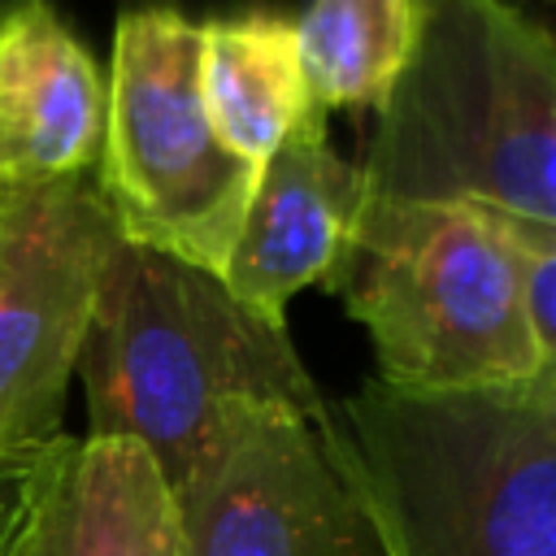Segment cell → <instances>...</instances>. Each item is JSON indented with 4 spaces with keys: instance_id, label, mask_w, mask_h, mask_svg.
<instances>
[{
    "instance_id": "1",
    "label": "cell",
    "mask_w": 556,
    "mask_h": 556,
    "mask_svg": "<svg viewBox=\"0 0 556 556\" xmlns=\"http://www.w3.org/2000/svg\"><path fill=\"white\" fill-rule=\"evenodd\" d=\"M339 456L387 556H556V369L330 404Z\"/></svg>"
},
{
    "instance_id": "2",
    "label": "cell",
    "mask_w": 556,
    "mask_h": 556,
    "mask_svg": "<svg viewBox=\"0 0 556 556\" xmlns=\"http://www.w3.org/2000/svg\"><path fill=\"white\" fill-rule=\"evenodd\" d=\"M74 374L87 391V434L135 439L169 486L239 404L330 408L287 321L248 308L217 274L122 235Z\"/></svg>"
},
{
    "instance_id": "3",
    "label": "cell",
    "mask_w": 556,
    "mask_h": 556,
    "mask_svg": "<svg viewBox=\"0 0 556 556\" xmlns=\"http://www.w3.org/2000/svg\"><path fill=\"white\" fill-rule=\"evenodd\" d=\"M365 195L478 204L556 226V43L508 0H417L378 104Z\"/></svg>"
},
{
    "instance_id": "4",
    "label": "cell",
    "mask_w": 556,
    "mask_h": 556,
    "mask_svg": "<svg viewBox=\"0 0 556 556\" xmlns=\"http://www.w3.org/2000/svg\"><path fill=\"white\" fill-rule=\"evenodd\" d=\"M326 291L365 326L391 387L465 391L556 369L526 326L508 248L478 204L361 195Z\"/></svg>"
},
{
    "instance_id": "5",
    "label": "cell",
    "mask_w": 556,
    "mask_h": 556,
    "mask_svg": "<svg viewBox=\"0 0 556 556\" xmlns=\"http://www.w3.org/2000/svg\"><path fill=\"white\" fill-rule=\"evenodd\" d=\"M256 174L208 126L200 22L174 4L126 9L113 30L104 143L91 174L122 239L222 278Z\"/></svg>"
},
{
    "instance_id": "6",
    "label": "cell",
    "mask_w": 556,
    "mask_h": 556,
    "mask_svg": "<svg viewBox=\"0 0 556 556\" xmlns=\"http://www.w3.org/2000/svg\"><path fill=\"white\" fill-rule=\"evenodd\" d=\"M169 491L182 556H387L330 408H230Z\"/></svg>"
},
{
    "instance_id": "7",
    "label": "cell",
    "mask_w": 556,
    "mask_h": 556,
    "mask_svg": "<svg viewBox=\"0 0 556 556\" xmlns=\"http://www.w3.org/2000/svg\"><path fill=\"white\" fill-rule=\"evenodd\" d=\"M117 222L91 178L0 204V456L61 434Z\"/></svg>"
},
{
    "instance_id": "8",
    "label": "cell",
    "mask_w": 556,
    "mask_h": 556,
    "mask_svg": "<svg viewBox=\"0 0 556 556\" xmlns=\"http://www.w3.org/2000/svg\"><path fill=\"white\" fill-rule=\"evenodd\" d=\"M104 74L52 0L0 9V204L96 174Z\"/></svg>"
},
{
    "instance_id": "9",
    "label": "cell",
    "mask_w": 556,
    "mask_h": 556,
    "mask_svg": "<svg viewBox=\"0 0 556 556\" xmlns=\"http://www.w3.org/2000/svg\"><path fill=\"white\" fill-rule=\"evenodd\" d=\"M361 165H348L326 126H308L278 143L248 195L222 282L261 317L287 321V304L304 287H326L361 213Z\"/></svg>"
},
{
    "instance_id": "10",
    "label": "cell",
    "mask_w": 556,
    "mask_h": 556,
    "mask_svg": "<svg viewBox=\"0 0 556 556\" xmlns=\"http://www.w3.org/2000/svg\"><path fill=\"white\" fill-rule=\"evenodd\" d=\"M22 556H182L174 491L135 439H61Z\"/></svg>"
},
{
    "instance_id": "11",
    "label": "cell",
    "mask_w": 556,
    "mask_h": 556,
    "mask_svg": "<svg viewBox=\"0 0 556 556\" xmlns=\"http://www.w3.org/2000/svg\"><path fill=\"white\" fill-rule=\"evenodd\" d=\"M200 96L213 135L256 169L291 135L326 126L304 87L295 22L265 9L200 22Z\"/></svg>"
},
{
    "instance_id": "12",
    "label": "cell",
    "mask_w": 556,
    "mask_h": 556,
    "mask_svg": "<svg viewBox=\"0 0 556 556\" xmlns=\"http://www.w3.org/2000/svg\"><path fill=\"white\" fill-rule=\"evenodd\" d=\"M417 30V0H313L295 22L308 100L330 109L382 104Z\"/></svg>"
},
{
    "instance_id": "13",
    "label": "cell",
    "mask_w": 556,
    "mask_h": 556,
    "mask_svg": "<svg viewBox=\"0 0 556 556\" xmlns=\"http://www.w3.org/2000/svg\"><path fill=\"white\" fill-rule=\"evenodd\" d=\"M517 278V300L526 313V326L543 356L556 361V226L552 222H530V217H508L486 208Z\"/></svg>"
},
{
    "instance_id": "14",
    "label": "cell",
    "mask_w": 556,
    "mask_h": 556,
    "mask_svg": "<svg viewBox=\"0 0 556 556\" xmlns=\"http://www.w3.org/2000/svg\"><path fill=\"white\" fill-rule=\"evenodd\" d=\"M56 447H61V439L48 447L0 456V556H22L26 526H30L35 500L43 491V478L56 460Z\"/></svg>"
}]
</instances>
